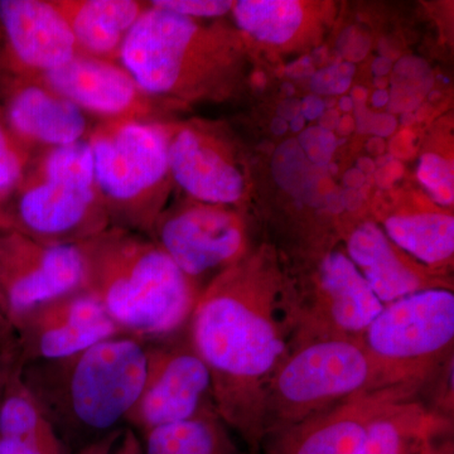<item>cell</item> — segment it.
I'll return each mask as SVG.
<instances>
[{
	"label": "cell",
	"mask_w": 454,
	"mask_h": 454,
	"mask_svg": "<svg viewBox=\"0 0 454 454\" xmlns=\"http://www.w3.org/2000/svg\"><path fill=\"white\" fill-rule=\"evenodd\" d=\"M284 286L276 253L262 247L206 284L188 322L215 411L252 452L264 443L269 382L291 345Z\"/></svg>",
	"instance_id": "6da1fadb"
},
{
	"label": "cell",
	"mask_w": 454,
	"mask_h": 454,
	"mask_svg": "<svg viewBox=\"0 0 454 454\" xmlns=\"http://www.w3.org/2000/svg\"><path fill=\"white\" fill-rule=\"evenodd\" d=\"M145 372V342L121 336L20 367V379L70 454L127 426Z\"/></svg>",
	"instance_id": "7a4b0ae2"
},
{
	"label": "cell",
	"mask_w": 454,
	"mask_h": 454,
	"mask_svg": "<svg viewBox=\"0 0 454 454\" xmlns=\"http://www.w3.org/2000/svg\"><path fill=\"white\" fill-rule=\"evenodd\" d=\"M80 247L82 289L122 334L148 342L186 330L202 288L148 235L110 226Z\"/></svg>",
	"instance_id": "3957f363"
},
{
	"label": "cell",
	"mask_w": 454,
	"mask_h": 454,
	"mask_svg": "<svg viewBox=\"0 0 454 454\" xmlns=\"http://www.w3.org/2000/svg\"><path fill=\"white\" fill-rule=\"evenodd\" d=\"M121 64L148 98L216 97L235 61L223 29L149 4L128 33Z\"/></svg>",
	"instance_id": "277c9868"
},
{
	"label": "cell",
	"mask_w": 454,
	"mask_h": 454,
	"mask_svg": "<svg viewBox=\"0 0 454 454\" xmlns=\"http://www.w3.org/2000/svg\"><path fill=\"white\" fill-rule=\"evenodd\" d=\"M13 197L9 227L42 243L80 245L112 226L88 139L49 149Z\"/></svg>",
	"instance_id": "5b68a950"
},
{
	"label": "cell",
	"mask_w": 454,
	"mask_h": 454,
	"mask_svg": "<svg viewBox=\"0 0 454 454\" xmlns=\"http://www.w3.org/2000/svg\"><path fill=\"white\" fill-rule=\"evenodd\" d=\"M88 140L95 182L112 226L151 234L172 179L166 125L106 121Z\"/></svg>",
	"instance_id": "8992f818"
},
{
	"label": "cell",
	"mask_w": 454,
	"mask_h": 454,
	"mask_svg": "<svg viewBox=\"0 0 454 454\" xmlns=\"http://www.w3.org/2000/svg\"><path fill=\"white\" fill-rule=\"evenodd\" d=\"M373 389H379L376 372L363 340L325 339L293 345L269 382L265 439Z\"/></svg>",
	"instance_id": "52a82bcc"
},
{
	"label": "cell",
	"mask_w": 454,
	"mask_h": 454,
	"mask_svg": "<svg viewBox=\"0 0 454 454\" xmlns=\"http://www.w3.org/2000/svg\"><path fill=\"white\" fill-rule=\"evenodd\" d=\"M378 387L422 390L453 356L454 294L434 288L387 304L364 333Z\"/></svg>",
	"instance_id": "ba28073f"
},
{
	"label": "cell",
	"mask_w": 454,
	"mask_h": 454,
	"mask_svg": "<svg viewBox=\"0 0 454 454\" xmlns=\"http://www.w3.org/2000/svg\"><path fill=\"white\" fill-rule=\"evenodd\" d=\"M284 306L291 345L313 340H363L384 309L348 254L325 253L309 286L298 291L286 282Z\"/></svg>",
	"instance_id": "9c48e42d"
},
{
	"label": "cell",
	"mask_w": 454,
	"mask_h": 454,
	"mask_svg": "<svg viewBox=\"0 0 454 454\" xmlns=\"http://www.w3.org/2000/svg\"><path fill=\"white\" fill-rule=\"evenodd\" d=\"M145 372L138 399L127 418L137 433L192 419L215 409L210 372L186 330L145 342Z\"/></svg>",
	"instance_id": "30bf717a"
},
{
	"label": "cell",
	"mask_w": 454,
	"mask_h": 454,
	"mask_svg": "<svg viewBox=\"0 0 454 454\" xmlns=\"http://www.w3.org/2000/svg\"><path fill=\"white\" fill-rule=\"evenodd\" d=\"M148 236L202 289L203 278L217 277L247 255L240 216L225 206L195 200L163 211Z\"/></svg>",
	"instance_id": "8fae6325"
},
{
	"label": "cell",
	"mask_w": 454,
	"mask_h": 454,
	"mask_svg": "<svg viewBox=\"0 0 454 454\" xmlns=\"http://www.w3.org/2000/svg\"><path fill=\"white\" fill-rule=\"evenodd\" d=\"M83 282L80 245L47 244L16 230L0 231V293L14 322L44 301L80 291Z\"/></svg>",
	"instance_id": "7c38bea8"
},
{
	"label": "cell",
	"mask_w": 454,
	"mask_h": 454,
	"mask_svg": "<svg viewBox=\"0 0 454 454\" xmlns=\"http://www.w3.org/2000/svg\"><path fill=\"white\" fill-rule=\"evenodd\" d=\"M14 325L20 367L71 356L122 334L97 298L85 289L44 301L18 317Z\"/></svg>",
	"instance_id": "4fadbf2b"
},
{
	"label": "cell",
	"mask_w": 454,
	"mask_h": 454,
	"mask_svg": "<svg viewBox=\"0 0 454 454\" xmlns=\"http://www.w3.org/2000/svg\"><path fill=\"white\" fill-rule=\"evenodd\" d=\"M413 387L363 391L265 439V454H364L372 423L391 406L418 397Z\"/></svg>",
	"instance_id": "5bb4252c"
},
{
	"label": "cell",
	"mask_w": 454,
	"mask_h": 454,
	"mask_svg": "<svg viewBox=\"0 0 454 454\" xmlns=\"http://www.w3.org/2000/svg\"><path fill=\"white\" fill-rule=\"evenodd\" d=\"M42 82L83 113L106 121H145L149 98L121 65L77 55L67 64L42 74Z\"/></svg>",
	"instance_id": "9a60e30c"
},
{
	"label": "cell",
	"mask_w": 454,
	"mask_h": 454,
	"mask_svg": "<svg viewBox=\"0 0 454 454\" xmlns=\"http://www.w3.org/2000/svg\"><path fill=\"white\" fill-rule=\"evenodd\" d=\"M0 28L9 57L23 73L44 74L80 55L52 0H0Z\"/></svg>",
	"instance_id": "2e32d148"
},
{
	"label": "cell",
	"mask_w": 454,
	"mask_h": 454,
	"mask_svg": "<svg viewBox=\"0 0 454 454\" xmlns=\"http://www.w3.org/2000/svg\"><path fill=\"white\" fill-rule=\"evenodd\" d=\"M170 176L195 201L227 206L244 193V178L219 139L199 128L166 125Z\"/></svg>",
	"instance_id": "e0dca14e"
},
{
	"label": "cell",
	"mask_w": 454,
	"mask_h": 454,
	"mask_svg": "<svg viewBox=\"0 0 454 454\" xmlns=\"http://www.w3.org/2000/svg\"><path fill=\"white\" fill-rule=\"evenodd\" d=\"M346 247L348 259L384 306L427 289H452L441 273L399 249L372 221L351 230Z\"/></svg>",
	"instance_id": "ac0fdd59"
},
{
	"label": "cell",
	"mask_w": 454,
	"mask_h": 454,
	"mask_svg": "<svg viewBox=\"0 0 454 454\" xmlns=\"http://www.w3.org/2000/svg\"><path fill=\"white\" fill-rule=\"evenodd\" d=\"M5 125L27 148L73 145L88 133L85 113L43 82H20L5 106Z\"/></svg>",
	"instance_id": "d6986e66"
},
{
	"label": "cell",
	"mask_w": 454,
	"mask_h": 454,
	"mask_svg": "<svg viewBox=\"0 0 454 454\" xmlns=\"http://www.w3.org/2000/svg\"><path fill=\"white\" fill-rule=\"evenodd\" d=\"M82 55L115 62L122 42L148 8L137 0H52Z\"/></svg>",
	"instance_id": "ffe728a7"
},
{
	"label": "cell",
	"mask_w": 454,
	"mask_h": 454,
	"mask_svg": "<svg viewBox=\"0 0 454 454\" xmlns=\"http://www.w3.org/2000/svg\"><path fill=\"white\" fill-rule=\"evenodd\" d=\"M0 454H70L20 379V367L0 403Z\"/></svg>",
	"instance_id": "44dd1931"
},
{
	"label": "cell",
	"mask_w": 454,
	"mask_h": 454,
	"mask_svg": "<svg viewBox=\"0 0 454 454\" xmlns=\"http://www.w3.org/2000/svg\"><path fill=\"white\" fill-rule=\"evenodd\" d=\"M448 427L450 420L430 411L418 397L404 400L372 423L364 454H418Z\"/></svg>",
	"instance_id": "7402d4cb"
},
{
	"label": "cell",
	"mask_w": 454,
	"mask_h": 454,
	"mask_svg": "<svg viewBox=\"0 0 454 454\" xmlns=\"http://www.w3.org/2000/svg\"><path fill=\"white\" fill-rule=\"evenodd\" d=\"M384 232L399 249L441 273L452 262L454 219L442 211H402L385 217Z\"/></svg>",
	"instance_id": "603a6c76"
},
{
	"label": "cell",
	"mask_w": 454,
	"mask_h": 454,
	"mask_svg": "<svg viewBox=\"0 0 454 454\" xmlns=\"http://www.w3.org/2000/svg\"><path fill=\"white\" fill-rule=\"evenodd\" d=\"M234 433L215 409L192 419L139 433L142 454H238Z\"/></svg>",
	"instance_id": "cb8c5ba5"
},
{
	"label": "cell",
	"mask_w": 454,
	"mask_h": 454,
	"mask_svg": "<svg viewBox=\"0 0 454 454\" xmlns=\"http://www.w3.org/2000/svg\"><path fill=\"white\" fill-rule=\"evenodd\" d=\"M232 12L245 33L276 46L291 42L306 18L303 5L293 0H241L234 3Z\"/></svg>",
	"instance_id": "d4e9b609"
},
{
	"label": "cell",
	"mask_w": 454,
	"mask_h": 454,
	"mask_svg": "<svg viewBox=\"0 0 454 454\" xmlns=\"http://www.w3.org/2000/svg\"><path fill=\"white\" fill-rule=\"evenodd\" d=\"M29 169V148L0 121V203L7 208Z\"/></svg>",
	"instance_id": "484cf974"
},
{
	"label": "cell",
	"mask_w": 454,
	"mask_h": 454,
	"mask_svg": "<svg viewBox=\"0 0 454 454\" xmlns=\"http://www.w3.org/2000/svg\"><path fill=\"white\" fill-rule=\"evenodd\" d=\"M418 177L430 196L442 206L453 203V167L441 155L424 154L420 160Z\"/></svg>",
	"instance_id": "4316f807"
},
{
	"label": "cell",
	"mask_w": 454,
	"mask_h": 454,
	"mask_svg": "<svg viewBox=\"0 0 454 454\" xmlns=\"http://www.w3.org/2000/svg\"><path fill=\"white\" fill-rule=\"evenodd\" d=\"M149 4L170 13L197 20L225 16L227 12L231 11L234 3L225 0H153Z\"/></svg>",
	"instance_id": "83f0119b"
},
{
	"label": "cell",
	"mask_w": 454,
	"mask_h": 454,
	"mask_svg": "<svg viewBox=\"0 0 454 454\" xmlns=\"http://www.w3.org/2000/svg\"><path fill=\"white\" fill-rule=\"evenodd\" d=\"M76 454H142L138 433L122 427Z\"/></svg>",
	"instance_id": "f1b7e54d"
},
{
	"label": "cell",
	"mask_w": 454,
	"mask_h": 454,
	"mask_svg": "<svg viewBox=\"0 0 454 454\" xmlns=\"http://www.w3.org/2000/svg\"><path fill=\"white\" fill-rule=\"evenodd\" d=\"M355 67L351 64L333 66L319 71L313 77L312 85L321 94H342L351 83Z\"/></svg>",
	"instance_id": "f546056e"
},
{
	"label": "cell",
	"mask_w": 454,
	"mask_h": 454,
	"mask_svg": "<svg viewBox=\"0 0 454 454\" xmlns=\"http://www.w3.org/2000/svg\"><path fill=\"white\" fill-rule=\"evenodd\" d=\"M301 142H303L309 157L318 163H327L330 155L334 151V145H336L333 134L325 129L306 131Z\"/></svg>",
	"instance_id": "4dcf8cb0"
},
{
	"label": "cell",
	"mask_w": 454,
	"mask_h": 454,
	"mask_svg": "<svg viewBox=\"0 0 454 454\" xmlns=\"http://www.w3.org/2000/svg\"><path fill=\"white\" fill-rule=\"evenodd\" d=\"M17 331L13 317L2 293H0V354L16 356Z\"/></svg>",
	"instance_id": "1f68e13d"
},
{
	"label": "cell",
	"mask_w": 454,
	"mask_h": 454,
	"mask_svg": "<svg viewBox=\"0 0 454 454\" xmlns=\"http://www.w3.org/2000/svg\"><path fill=\"white\" fill-rule=\"evenodd\" d=\"M18 367L17 358L12 354H0V403H2L3 394L7 387L12 373L16 372Z\"/></svg>",
	"instance_id": "d6a6232c"
},
{
	"label": "cell",
	"mask_w": 454,
	"mask_h": 454,
	"mask_svg": "<svg viewBox=\"0 0 454 454\" xmlns=\"http://www.w3.org/2000/svg\"><path fill=\"white\" fill-rule=\"evenodd\" d=\"M324 110V101L317 97L306 98H304L303 104H301V116H303L304 119H309V121H313V119L321 116Z\"/></svg>",
	"instance_id": "836d02e7"
},
{
	"label": "cell",
	"mask_w": 454,
	"mask_h": 454,
	"mask_svg": "<svg viewBox=\"0 0 454 454\" xmlns=\"http://www.w3.org/2000/svg\"><path fill=\"white\" fill-rule=\"evenodd\" d=\"M418 454H453L452 443L447 442V443L439 446L437 439H434V441L428 442Z\"/></svg>",
	"instance_id": "e575fe53"
},
{
	"label": "cell",
	"mask_w": 454,
	"mask_h": 454,
	"mask_svg": "<svg viewBox=\"0 0 454 454\" xmlns=\"http://www.w3.org/2000/svg\"><path fill=\"white\" fill-rule=\"evenodd\" d=\"M387 101H389V94H387L385 90H379V91H376L375 94H373V106L381 107L387 106Z\"/></svg>",
	"instance_id": "d590c367"
},
{
	"label": "cell",
	"mask_w": 454,
	"mask_h": 454,
	"mask_svg": "<svg viewBox=\"0 0 454 454\" xmlns=\"http://www.w3.org/2000/svg\"><path fill=\"white\" fill-rule=\"evenodd\" d=\"M2 230H11V227H9L7 208L0 203V231Z\"/></svg>",
	"instance_id": "8d00e7d4"
},
{
	"label": "cell",
	"mask_w": 454,
	"mask_h": 454,
	"mask_svg": "<svg viewBox=\"0 0 454 454\" xmlns=\"http://www.w3.org/2000/svg\"><path fill=\"white\" fill-rule=\"evenodd\" d=\"M292 129L294 131H298L301 129V127H304V118L301 115L295 116L292 121Z\"/></svg>",
	"instance_id": "74e56055"
},
{
	"label": "cell",
	"mask_w": 454,
	"mask_h": 454,
	"mask_svg": "<svg viewBox=\"0 0 454 454\" xmlns=\"http://www.w3.org/2000/svg\"><path fill=\"white\" fill-rule=\"evenodd\" d=\"M340 107H342V110H345V112H348V110L352 109L351 98H340Z\"/></svg>",
	"instance_id": "f35d334b"
}]
</instances>
